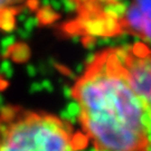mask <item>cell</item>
I'll use <instances>...</instances> for the list:
<instances>
[{
  "instance_id": "obj_2",
  "label": "cell",
  "mask_w": 151,
  "mask_h": 151,
  "mask_svg": "<svg viewBox=\"0 0 151 151\" xmlns=\"http://www.w3.org/2000/svg\"><path fill=\"white\" fill-rule=\"evenodd\" d=\"M88 145L66 120L20 106L0 110V151H82Z\"/></svg>"
},
{
  "instance_id": "obj_5",
  "label": "cell",
  "mask_w": 151,
  "mask_h": 151,
  "mask_svg": "<svg viewBox=\"0 0 151 151\" xmlns=\"http://www.w3.org/2000/svg\"><path fill=\"white\" fill-rule=\"evenodd\" d=\"M26 7L20 1H0V28L10 30L15 26V18Z\"/></svg>"
},
{
  "instance_id": "obj_1",
  "label": "cell",
  "mask_w": 151,
  "mask_h": 151,
  "mask_svg": "<svg viewBox=\"0 0 151 151\" xmlns=\"http://www.w3.org/2000/svg\"><path fill=\"white\" fill-rule=\"evenodd\" d=\"M70 95L82 133L93 151H151L146 108L115 48L99 52L76 78Z\"/></svg>"
},
{
  "instance_id": "obj_6",
  "label": "cell",
  "mask_w": 151,
  "mask_h": 151,
  "mask_svg": "<svg viewBox=\"0 0 151 151\" xmlns=\"http://www.w3.org/2000/svg\"><path fill=\"white\" fill-rule=\"evenodd\" d=\"M7 86H8V81L0 74V93L2 91H5L6 88H7Z\"/></svg>"
},
{
  "instance_id": "obj_3",
  "label": "cell",
  "mask_w": 151,
  "mask_h": 151,
  "mask_svg": "<svg viewBox=\"0 0 151 151\" xmlns=\"http://www.w3.org/2000/svg\"><path fill=\"white\" fill-rule=\"evenodd\" d=\"M74 17L63 26L85 42L130 35L151 43V1H77Z\"/></svg>"
},
{
  "instance_id": "obj_4",
  "label": "cell",
  "mask_w": 151,
  "mask_h": 151,
  "mask_svg": "<svg viewBox=\"0 0 151 151\" xmlns=\"http://www.w3.org/2000/svg\"><path fill=\"white\" fill-rule=\"evenodd\" d=\"M115 49L131 85L145 104L151 134V47L135 42Z\"/></svg>"
}]
</instances>
